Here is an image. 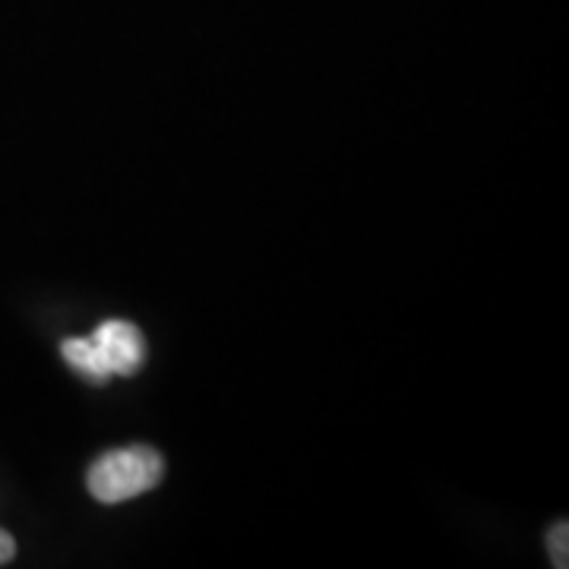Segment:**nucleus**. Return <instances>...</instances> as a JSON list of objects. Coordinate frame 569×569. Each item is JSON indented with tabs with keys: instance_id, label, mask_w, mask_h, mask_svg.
<instances>
[{
	"instance_id": "1",
	"label": "nucleus",
	"mask_w": 569,
	"mask_h": 569,
	"mask_svg": "<svg viewBox=\"0 0 569 569\" xmlns=\"http://www.w3.org/2000/svg\"><path fill=\"white\" fill-rule=\"evenodd\" d=\"M164 475V459L149 447H127L111 449L99 456L89 471H86V488L89 493L104 503H127L133 497H142L146 490H152Z\"/></svg>"
},
{
	"instance_id": "2",
	"label": "nucleus",
	"mask_w": 569,
	"mask_h": 569,
	"mask_svg": "<svg viewBox=\"0 0 569 569\" xmlns=\"http://www.w3.org/2000/svg\"><path fill=\"white\" fill-rule=\"evenodd\" d=\"M92 342L102 355L111 377H133L146 361V339L133 323L127 320H104L96 326Z\"/></svg>"
},
{
	"instance_id": "3",
	"label": "nucleus",
	"mask_w": 569,
	"mask_h": 569,
	"mask_svg": "<svg viewBox=\"0 0 569 569\" xmlns=\"http://www.w3.org/2000/svg\"><path fill=\"white\" fill-rule=\"evenodd\" d=\"M61 355L63 361L73 367V370H80L89 383H104L111 377L108 367H104L102 355H99V348L92 342V336L89 339H63Z\"/></svg>"
},
{
	"instance_id": "4",
	"label": "nucleus",
	"mask_w": 569,
	"mask_h": 569,
	"mask_svg": "<svg viewBox=\"0 0 569 569\" xmlns=\"http://www.w3.org/2000/svg\"><path fill=\"white\" fill-rule=\"evenodd\" d=\"M548 548H550V560H553V567H567L569 563V526L567 522H560V526H553L548 531Z\"/></svg>"
},
{
	"instance_id": "5",
	"label": "nucleus",
	"mask_w": 569,
	"mask_h": 569,
	"mask_svg": "<svg viewBox=\"0 0 569 569\" xmlns=\"http://www.w3.org/2000/svg\"><path fill=\"white\" fill-rule=\"evenodd\" d=\"M17 557V541H13V535L10 531L0 529V567L3 563H10Z\"/></svg>"
}]
</instances>
